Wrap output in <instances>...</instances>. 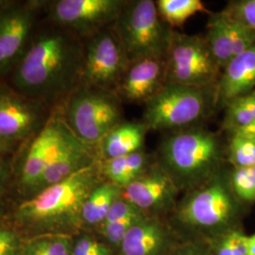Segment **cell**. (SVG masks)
Masks as SVG:
<instances>
[{"instance_id": "24", "label": "cell", "mask_w": 255, "mask_h": 255, "mask_svg": "<svg viewBox=\"0 0 255 255\" xmlns=\"http://www.w3.org/2000/svg\"><path fill=\"white\" fill-rule=\"evenodd\" d=\"M72 253L70 238L56 236L31 240L23 247L19 255H72Z\"/></svg>"}, {"instance_id": "19", "label": "cell", "mask_w": 255, "mask_h": 255, "mask_svg": "<svg viewBox=\"0 0 255 255\" xmlns=\"http://www.w3.org/2000/svg\"><path fill=\"white\" fill-rule=\"evenodd\" d=\"M146 126L141 122H123L109 132L100 144L104 160L132 154L142 150Z\"/></svg>"}, {"instance_id": "5", "label": "cell", "mask_w": 255, "mask_h": 255, "mask_svg": "<svg viewBox=\"0 0 255 255\" xmlns=\"http://www.w3.org/2000/svg\"><path fill=\"white\" fill-rule=\"evenodd\" d=\"M121 102L114 92L81 85L65 101L62 116L81 141L96 146L124 122Z\"/></svg>"}, {"instance_id": "36", "label": "cell", "mask_w": 255, "mask_h": 255, "mask_svg": "<svg viewBox=\"0 0 255 255\" xmlns=\"http://www.w3.org/2000/svg\"><path fill=\"white\" fill-rule=\"evenodd\" d=\"M237 101H239L253 115L255 120V90L242 98L237 99Z\"/></svg>"}, {"instance_id": "33", "label": "cell", "mask_w": 255, "mask_h": 255, "mask_svg": "<svg viewBox=\"0 0 255 255\" xmlns=\"http://www.w3.org/2000/svg\"><path fill=\"white\" fill-rule=\"evenodd\" d=\"M72 255H112L108 247L90 238L83 237L73 247Z\"/></svg>"}, {"instance_id": "26", "label": "cell", "mask_w": 255, "mask_h": 255, "mask_svg": "<svg viewBox=\"0 0 255 255\" xmlns=\"http://www.w3.org/2000/svg\"><path fill=\"white\" fill-rule=\"evenodd\" d=\"M212 255H248L247 237L241 232L232 230L217 238Z\"/></svg>"}, {"instance_id": "6", "label": "cell", "mask_w": 255, "mask_h": 255, "mask_svg": "<svg viewBox=\"0 0 255 255\" xmlns=\"http://www.w3.org/2000/svg\"><path fill=\"white\" fill-rule=\"evenodd\" d=\"M216 87L166 83L146 102L142 123L147 129H178L192 125L218 102Z\"/></svg>"}, {"instance_id": "23", "label": "cell", "mask_w": 255, "mask_h": 255, "mask_svg": "<svg viewBox=\"0 0 255 255\" xmlns=\"http://www.w3.org/2000/svg\"><path fill=\"white\" fill-rule=\"evenodd\" d=\"M160 17L169 27H181L198 12H208L201 0H158L155 2Z\"/></svg>"}, {"instance_id": "10", "label": "cell", "mask_w": 255, "mask_h": 255, "mask_svg": "<svg viewBox=\"0 0 255 255\" xmlns=\"http://www.w3.org/2000/svg\"><path fill=\"white\" fill-rule=\"evenodd\" d=\"M128 1L59 0L50 4L49 20L81 38H89L114 25Z\"/></svg>"}, {"instance_id": "3", "label": "cell", "mask_w": 255, "mask_h": 255, "mask_svg": "<svg viewBox=\"0 0 255 255\" xmlns=\"http://www.w3.org/2000/svg\"><path fill=\"white\" fill-rule=\"evenodd\" d=\"M97 162L83 167L62 182L37 192L19 205L16 216L31 224H55L82 219L83 204L100 184Z\"/></svg>"}, {"instance_id": "17", "label": "cell", "mask_w": 255, "mask_h": 255, "mask_svg": "<svg viewBox=\"0 0 255 255\" xmlns=\"http://www.w3.org/2000/svg\"><path fill=\"white\" fill-rule=\"evenodd\" d=\"M168 235L159 219L144 217L129 229L121 244L123 255H164Z\"/></svg>"}, {"instance_id": "35", "label": "cell", "mask_w": 255, "mask_h": 255, "mask_svg": "<svg viewBox=\"0 0 255 255\" xmlns=\"http://www.w3.org/2000/svg\"><path fill=\"white\" fill-rule=\"evenodd\" d=\"M169 255H212V253L201 245L189 243L177 248Z\"/></svg>"}, {"instance_id": "18", "label": "cell", "mask_w": 255, "mask_h": 255, "mask_svg": "<svg viewBox=\"0 0 255 255\" xmlns=\"http://www.w3.org/2000/svg\"><path fill=\"white\" fill-rule=\"evenodd\" d=\"M94 163H96V158L92 151V146L76 137L70 145L47 166L37 182L34 190L41 191L46 187L62 182Z\"/></svg>"}, {"instance_id": "7", "label": "cell", "mask_w": 255, "mask_h": 255, "mask_svg": "<svg viewBox=\"0 0 255 255\" xmlns=\"http://www.w3.org/2000/svg\"><path fill=\"white\" fill-rule=\"evenodd\" d=\"M205 37L173 31L166 55L165 84L215 87L221 76Z\"/></svg>"}, {"instance_id": "34", "label": "cell", "mask_w": 255, "mask_h": 255, "mask_svg": "<svg viewBox=\"0 0 255 255\" xmlns=\"http://www.w3.org/2000/svg\"><path fill=\"white\" fill-rule=\"evenodd\" d=\"M17 251L15 235L7 229L0 228V255H14Z\"/></svg>"}, {"instance_id": "13", "label": "cell", "mask_w": 255, "mask_h": 255, "mask_svg": "<svg viewBox=\"0 0 255 255\" xmlns=\"http://www.w3.org/2000/svg\"><path fill=\"white\" fill-rule=\"evenodd\" d=\"M76 137L66 125L62 114L51 116L44 128L33 137L28 146L22 166V185L34 189L47 166Z\"/></svg>"}, {"instance_id": "27", "label": "cell", "mask_w": 255, "mask_h": 255, "mask_svg": "<svg viewBox=\"0 0 255 255\" xmlns=\"http://www.w3.org/2000/svg\"><path fill=\"white\" fill-rule=\"evenodd\" d=\"M231 182L234 191L240 200L255 201V166L235 167Z\"/></svg>"}, {"instance_id": "32", "label": "cell", "mask_w": 255, "mask_h": 255, "mask_svg": "<svg viewBox=\"0 0 255 255\" xmlns=\"http://www.w3.org/2000/svg\"><path fill=\"white\" fill-rule=\"evenodd\" d=\"M140 215H144V213L137 209L136 207H134L132 204H130L129 202H128L120 197L119 200L115 201V203L110 209L106 219L102 222L101 225H106L112 222L118 221L119 219H125L128 217L140 216Z\"/></svg>"}, {"instance_id": "30", "label": "cell", "mask_w": 255, "mask_h": 255, "mask_svg": "<svg viewBox=\"0 0 255 255\" xmlns=\"http://www.w3.org/2000/svg\"><path fill=\"white\" fill-rule=\"evenodd\" d=\"M144 217V215L131 216L125 219H119L118 221L112 222L106 225H101L102 233L112 244L121 246L129 229Z\"/></svg>"}, {"instance_id": "21", "label": "cell", "mask_w": 255, "mask_h": 255, "mask_svg": "<svg viewBox=\"0 0 255 255\" xmlns=\"http://www.w3.org/2000/svg\"><path fill=\"white\" fill-rule=\"evenodd\" d=\"M121 193L122 188L113 182L100 183L83 204L82 220L89 225H101L115 201L121 197Z\"/></svg>"}, {"instance_id": "38", "label": "cell", "mask_w": 255, "mask_h": 255, "mask_svg": "<svg viewBox=\"0 0 255 255\" xmlns=\"http://www.w3.org/2000/svg\"><path fill=\"white\" fill-rule=\"evenodd\" d=\"M233 134H240V135H245V136L253 137L255 139V121L249 126L237 129L236 131L233 132Z\"/></svg>"}, {"instance_id": "39", "label": "cell", "mask_w": 255, "mask_h": 255, "mask_svg": "<svg viewBox=\"0 0 255 255\" xmlns=\"http://www.w3.org/2000/svg\"><path fill=\"white\" fill-rule=\"evenodd\" d=\"M15 145H16V143L8 142V141L0 138V156L9 153L10 150H12V148L15 146Z\"/></svg>"}, {"instance_id": "22", "label": "cell", "mask_w": 255, "mask_h": 255, "mask_svg": "<svg viewBox=\"0 0 255 255\" xmlns=\"http://www.w3.org/2000/svg\"><path fill=\"white\" fill-rule=\"evenodd\" d=\"M205 40L221 70L233 59L232 43L225 16L220 12L211 13Z\"/></svg>"}, {"instance_id": "2", "label": "cell", "mask_w": 255, "mask_h": 255, "mask_svg": "<svg viewBox=\"0 0 255 255\" xmlns=\"http://www.w3.org/2000/svg\"><path fill=\"white\" fill-rule=\"evenodd\" d=\"M159 156L160 165L177 187H193L217 175L222 147L216 133L194 128L166 137L159 147Z\"/></svg>"}, {"instance_id": "16", "label": "cell", "mask_w": 255, "mask_h": 255, "mask_svg": "<svg viewBox=\"0 0 255 255\" xmlns=\"http://www.w3.org/2000/svg\"><path fill=\"white\" fill-rule=\"evenodd\" d=\"M218 102L229 104L255 90V44L234 57L217 84Z\"/></svg>"}, {"instance_id": "28", "label": "cell", "mask_w": 255, "mask_h": 255, "mask_svg": "<svg viewBox=\"0 0 255 255\" xmlns=\"http://www.w3.org/2000/svg\"><path fill=\"white\" fill-rule=\"evenodd\" d=\"M221 12L228 18L255 31V0L231 1Z\"/></svg>"}, {"instance_id": "15", "label": "cell", "mask_w": 255, "mask_h": 255, "mask_svg": "<svg viewBox=\"0 0 255 255\" xmlns=\"http://www.w3.org/2000/svg\"><path fill=\"white\" fill-rule=\"evenodd\" d=\"M166 58H147L128 64L116 91L120 101L146 104L165 84Z\"/></svg>"}, {"instance_id": "40", "label": "cell", "mask_w": 255, "mask_h": 255, "mask_svg": "<svg viewBox=\"0 0 255 255\" xmlns=\"http://www.w3.org/2000/svg\"><path fill=\"white\" fill-rule=\"evenodd\" d=\"M247 252L248 255H255V234L247 237Z\"/></svg>"}, {"instance_id": "37", "label": "cell", "mask_w": 255, "mask_h": 255, "mask_svg": "<svg viewBox=\"0 0 255 255\" xmlns=\"http://www.w3.org/2000/svg\"><path fill=\"white\" fill-rule=\"evenodd\" d=\"M9 175V164L3 156H0V191L8 181Z\"/></svg>"}, {"instance_id": "20", "label": "cell", "mask_w": 255, "mask_h": 255, "mask_svg": "<svg viewBox=\"0 0 255 255\" xmlns=\"http://www.w3.org/2000/svg\"><path fill=\"white\" fill-rule=\"evenodd\" d=\"M146 165L147 155L139 150L132 154L105 160L101 169L109 182L123 189L146 171Z\"/></svg>"}, {"instance_id": "11", "label": "cell", "mask_w": 255, "mask_h": 255, "mask_svg": "<svg viewBox=\"0 0 255 255\" xmlns=\"http://www.w3.org/2000/svg\"><path fill=\"white\" fill-rule=\"evenodd\" d=\"M44 2H0V76L18 64L29 40L40 7Z\"/></svg>"}, {"instance_id": "9", "label": "cell", "mask_w": 255, "mask_h": 255, "mask_svg": "<svg viewBox=\"0 0 255 255\" xmlns=\"http://www.w3.org/2000/svg\"><path fill=\"white\" fill-rule=\"evenodd\" d=\"M236 212V201L228 186L216 175L183 201L179 219L190 227L215 230L226 227Z\"/></svg>"}, {"instance_id": "12", "label": "cell", "mask_w": 255, "mask_h": 255, "mask_svg": "<svg viewBox=\"0 0 255 255\" xmlns=\"http://www.w3.org/2000/svg\"><path fill=\"white\" fill-rule=\"evenodd\" d=\"M49 108L0 85V138L11 143L35 136L50 119Z\"/></svg>"}, {"instance_id": "4", "label": "cell", "mask_w": 255, "mask_h": 255, "mask_svg": "<svg viewBox=\"0 0 255 255\" xmlns=\"http://www.w3.org/2000/svg\"><path fill=\"white\" fill-rule=\"evenodd\" d=\"M130 63L166 58L173 29L160 17L152 0L128 1L113 25Z\"/></svg>"}, {"instance_id": "29", "label": "cell", "mask_w": 255, "mask_h": 255, "mask_svg": "<svg viewBox=\"0 0 255 255\" xmlns=\"http://www.w3.org/2000/svg\"><path fill=\"white\" fill-rule=\"evenodd\" d=\"M224 16L227 22L229 35H230L232 49H233V58H234L237 55L243 53L251 46L255 45V31L244 27L243 25L237 23V21L228 18L226 15Z\"/></svg>"}, {"instance_id": "14", "label": "cell", "mask_w": 255, "mask_h": 255, "mask_svg": "<svg viewBox=\"0 0 255 255\" xmlns=\"http://www.w3.org/2000/svg\"><path fill=\"white\" fill-rule=\"evenodd\" d=\"M178 187L161 165L145 171L122 189L121 198L141 212L161 211L173 203Z\"/></svg>"}, {"instance_id": "31", "label": "cell", "mask_w": 255, "mask_h": 255, "mask_svg": "<svg viewBox=\"0 0 255 255\" xmlns=\"http://www.w3.org/2000/svg\"><path fill=\"white\" fill-rule=\"evenodd\" d=\"M226 106L227 114L225 117L224 127L231 129L232 132L247 127L255 122L253 115L237 100L230 102Z\"/></svg>"}, {"instance_id": "25", "label": "cell", "mask_w": 255, "mask_h": 255, "mask_svg": "<svg viewBox=\"0 0 255 255\" xmlns=\"http://www.w3.org/2000/svg\"><path fill=\"white\" fill-rule=\"evenodd\" d=\"M229 161L237 167L255 166V139L233 134L229 145Z\"/></svg>"}, {"instance_id": "8", "label": "cell", "mask_w": 255, "mask_h": 255, "mask_svg": "<svg viewBox=\"0 0 255 255\" xmlns=\"http://www.w3.org/2000/svg\"><path fill=\"white\" fill-rule=\"evenodd\" d=\"M87 39L82 85L116 93L129 64L119 37L113 27H106Z\"/></svg>"}, {"instance_id": "1", "label": "cell", "mask_w": 255, "mask_h": 255, "mask_svg": "<svg viewBox=\"0 0 255 255\" xmlns=\"http://www.w3.org/2000/svg\"><path fill=\"white\" fill-rule=\"evenodd\" d=\"M13 68V89L50 108L82 85L84 45L73 31L53 24L29 40Z\"/></svg>"}]
</instances>
